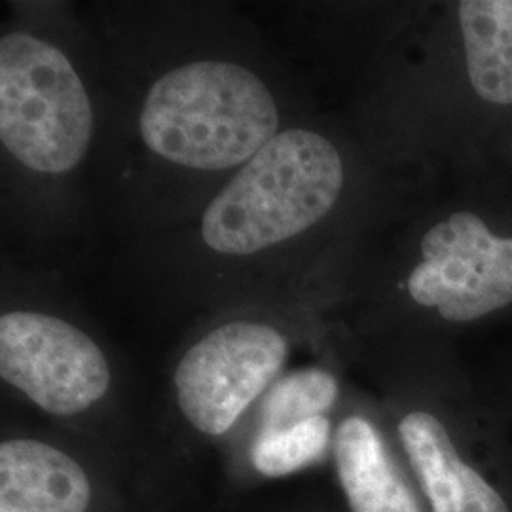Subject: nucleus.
<instances>
[{
  "instance_id": "6",
  "label": "nucleus",
  "mask_w": 512,
  "mask_h": 512,
  "mask_svg": "<svg viewBox=\"0 0 512 512\" xmlns=\"http://www.w3.org/2000/svg\"><path fill=\"white\" fill-rule=\"evenodd\" d=\"M423 262L410 296L454 323L475 321L512 302V238H497L473 213L435 224L421 241Z\"/></svg>"
},
{
  "instance_id": "10",
  "label": "nucleus",
  "mask_w": 512,
  "mask_h": 512,
  "mask_svg": "<svg viewBox=\"0 0 512 512\" xmlns=\"http://www.w3.org/2000/svg\"><path fill=\"white\" fill-rule=\"evenodd\" d=\"M459 25L476 95L512 105V0L459 2Z\"/></svg>"
},
{
  "instance_id": "5",
  "label": "nucleus",
  "mask_w": 512,
  "mask_h": 512,
  "mask_svg": "<svg viewBox=\"0 0 512 512\" xmlns=\"http://www.w3.org/2000/svg\"><path fill=\"white\" fill-rule=\"evenodd\" d=\"M287 351V340L268 325L239 321L209 332L175 372L186 420L205 435L226 433L279 374Z\"/></svg>"
},
{
  "instance_id": "8",
  "label": "nucleus",
  "mask_w": 512,
  "mask_h": 512,
  "mask_svg": "<svg viewBox=\"0 0 512 512\" xmlns=\"http://www.w3.org/2000/svg\"><path fill=\"white\" fill-rule=\"evenodd\" d=\"M399 433L433 512H511L499 492L459 458L435 416L412 412L399 423Z\"/></svg>"
},
{
  "instance_id": "3",
  "label": "nucleus",
  "mask_w": 512,
  "mask_h": 512,
  "mask_svg": "<svg viewBox=\"0 0 512 512\" xmlns=\"http://www.w3.org/2000/svg\"><path fill=\"white\" fill-rule=\"evenodd\" d=\"M93 133V109L73 65L27 33L0 40V139L21 164L59 175L80 164Z\"/></svg>"
},
{
  "instance_id": "7",
  "label": "nucleus",
  "mask_w": 512,
  "mask_h": 512,
  "mask_svg": "<svg viewBox=\"0 0 512 512\" xmlns=\"http://www.w3.org/2000/svg\"><path fill=\"white\" fill-rule=\"evenodd\" d=\"M92 486L65 452L38 440L0 446V512H86Z\"/></svg>"
},
{
  "instance_id": "4",
  "label": "nucleus",
  "mask_w": 512,
  "mask_h": 512,
  "mask_svg": "<svg viewBox=\"0 0 512 512\" xmlns=\"http://www.w3.org/2000/svg\"><path fill=\"white\" fill-rule=\"evenodd\" d=\"M0 376L54 416L84 412L110 385L109 363L90 336L35 311L2 315Z\"/></svg>"
},
{
  "instance_id": "12",
  "label": "nucleus",
  "mask_w": 512,
  "mask_h": 512,
  "mask_svg": "<svg viewBox=\"0 0 512 512\" xmlns=\"http://www.w3.org/2000/svg\"><path fill=\"white\" fill-rule=\"evenodd\" d=\"M329 437V420L323 416L287 431L260 433L251 454L253 465L262 475H291L323 458Z\"/></svg>"
},
{
  "instance_id": "9",
  "label": "nucleus",
  "mask_w": 512,
  "mask_h": 512,
  "mask_svg": "<svg viewBox=\"0 0 512 512\" xmlns=\"http://www.w3.org/2000/svg\"><path fill=\"white\" fill-rule=\"evenodd\" d=\"M336 469L353 512H421L412 490L385 452L378 431L348 418L336 433Z\"/></svg>"
},
{
  "instance_id": "1",
  "label": "nucleus",
  "mask_w": 512,
  "mask_h": 512,
  "mask_svg": "<svg viewBox=\"0 0 512 512\" xmlns=\"http://www.w3.org/2000/svg\"><path fill=\"white\" fill-rule=\"evenodd\" d=\"M141 135L173 164L219 171L247 164L279 133L274 95L249 69L198 61L164 74L148 92Z\"/></svg>"
},
{
  "instance_id": "11",
  "label": "nucleus",
  "mask_w": 512,
  "mask_h": 512,
  "mask_svg": "<svg viewBox=\"0 0 512 512\" xmlns=\"http://www.w3.org/2000/svg\"><path fill=\"white\" fill-rule=\"evenodd\" d=\"M338 395L329 372L308 368L283 378L262 406V433L287 431L327 412Z\"/></svg>"
},
{
  "instance_id": "2",
  "label": "nucleus",
  "mask_w": 512,
  "mask_h": 512,
  "mask_svg": "<svg viewBox=\"0 0 512 512\" xmlns=\"http://www.w3.org/2000/svg\"><path fill=\"white\" fill-rule=\"evenodd\" d=\"M344 186L334 145L308 129H287L256 152L203 215L205 243L222 255H253L323 219Z\"/></svg>"
}]
</instances>
